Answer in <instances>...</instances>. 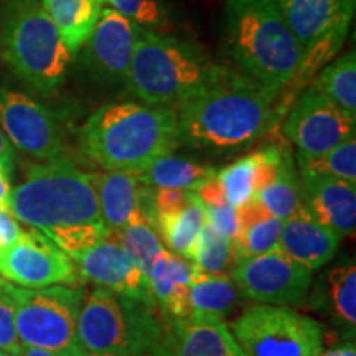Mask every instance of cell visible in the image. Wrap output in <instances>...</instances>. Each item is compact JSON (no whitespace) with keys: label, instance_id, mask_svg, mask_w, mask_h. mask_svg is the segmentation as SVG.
Returning a JSON list of instances; mask_svg holds the SVG:
<instances>
[{"label":"cell","instance_id":"6da1fadb","mask_svg":"<svg viewBox=\"0 0 356 356\" xmlns=\"http://www.w3.org/2000/svg\"><path fill=\"white\" fill-rule=\"evenodd\" d=\"M279 96L241 71L220 66L175 108L180 144L215 152L254 144L277 127Z\"/></svg>","mask_w":356,"mask_h":356},{"label":"cell","instance_id":"7a4b0ae2","mask_svg":"<svg viewBox=\"0 0 356 356\" xmlns=\"http://www.w3.org/2000/svg\"><path fill=\"white\" fill-rule=\"evenodd\" d=\"M7 211L50 238L70 257L109 234L91 173L70 157L35 163L12 188Z\"/></svg>","mask_w":356,"mask_h":356},{"label":"cell","instance_id":"3957f363","mask_svg":"<svg viewBox=\"0 0 356 356\" xmlns=\"http://www.w3.org/2000/svg\"><path fill=\"white\" fill-rule=\"evenodd\" d=\"M180 145L173 108L114 102L92 113L78 134L84 157L108 172L139 175Z\"/></svg>","mask_w":356,"mask_h":356},{"label":"cell","instance_id":"277c9868","mask_svg":"<svg viewBox=\"0 0 356 356\" xmlns=\"http://www.w3.org/2000/svg\"><path fill=\"white\" fill-rule=\"evenodd\" d=\"M226 47L244 74L282 92L299 76L302 51L275 0H228Z\"/></svg>","mask_w":356,"mask_h":356},{"label":"cell","instance_id":"5b68a950","mask_svg":"<svg viewBox=\"0 0 356 356\" xmlns=\"http://www.w3.org/2000/svg\"><path fill=\"white\" fill-rule=\"evenodd\" d=\"M218 70L220 65L195 44L140 29L124 83L129 95L144 104L175 109Z\"/></svg>","mask_w":356,"mask_h":356},{"label":"cell","instance_id":"8992f818","mask_svg":"<svg viewBox=\"0 0 356 356\" xmlns=\"http://www.w3.org/2000/svg\"><path fill=\"white\" fill-rule=\"evenodd\" d=\"M0 53L8 68L42 96L65 83L73 60L42 0H8L0 17Z\"/></svg>","mask_w":356,"mask_h":356},{"label":"cell","instance_id":"52a82bcc","mask_svg":"<svg viewBox=\"0 0 356 356\" xmlns=\"http://www.w3.org/2000/svg\"><path fill=\"white\" fill-rule=\"evenodd\" d=\"M155 304L96 287L84 296L78 338L89 353L145 356L165 330V318Z\"/></svg>","mask_w":356,"mask_h":356},{"label":"cell","instance_id":"ba28073f","mask_svg":"<svg viewBox=\"0 0 356 356\" xmlns=\"http://www.w3.org/2000/svg\"><path fill=\"white\" fill-rule=\"evenodd\" d=\"M6 291L15 307V328L22 345L53 351L60 356L86 353L78 338V318L86 296L83 289L71 286L25 289L6 280Z\"/></svg>","mask_w":356,"mask_h":356},{"label":"cell","instance_id":"9c48e42d","mask_svg":"<svg viewBox=\"0 0 356 356\" xmlns=\"http://www.w3.org/2000/svg\"><path fill=\"white\" fill-rule=\"evenodd\" d=\"M244 356H318L322 325L289 307L256 305L228 325Z\"/></svg>","mask_w":356,"mask_h":356},{"label":"cell","instance_id":"30bf717a","mask_svg":"<svg viewBox=\"0 0 356 356\" xmlns=\"http://www.w3.org/2000/svg\"><path fill=\"white\" fill-rule=\"evenodd\" d=\"M302 51L297 79L310 78L341 50L356 0H275Z\"/></svg>","mask_w":356,"mask_h":356},{"label":"cell","instance_id":"8fae6325","mask_svg":"<svg viewBox=\"0 0 356 356\" xmlns=\"http://www.w3.org/2000/svg\"><path fill=\"white\" fill-rule=\"evenodd\" d=\"M0 129L13 147L30 157L42 162L68 157L58 115L25 92L0 88Z\"/></svg>","mask_w":356,"mask_h":356},{"label":"cell","instance_id":"7c38bea8","mask_svg":"<svg viewBox=\"0 0 356 356\" xmlns=\"http://www.w3.org/2000/svg\"><path fill=\"white\" fill-rule=\"evenodd\" d=\"M0 275L25 289L73 286L81 280L73 259L37 229L24 231L10 246L0 248Z\"/></svg>","mask_w":356,"mask_h":356},{"label":"cell","instance_id":"4fadbf2b","mask_svg":"<svg viewBox=\"0 0 356 356\" xmlns=\"http://www.w3.org/2000/svg\"><path fill=\"white\" fill-rule=\"evenodd\" d=\"M231 277L249 300L277 307L299 304L312 284L310 270L280 249L239 259Z\"/></svg>","mask_w":356,"mask_h":356},{"label":"cell","instance_id":"5bb4252c","mask_svg":"<svg viewBox=\"0 0 356 356\" xmlns=\"http://www.w3.org/2000/svg\"><path fill=\"white\" fill-rule=\"evenodd\" d=\"M284 134L299 149L297 154L315 157L356 136V115L310 86L287 114Z\"/></svg>","mask_w":356,"mask_h":356},{"label":"cell","instance_id":"9a60e30c","mask_svg":"<svg viewBox=\"0 0 356 356\" xmlns=\"http://www.w3.org/2000/svg\"><path fill=\"white\" fill-rule=\"evenodd\" d=\"M76 261L79 279L95 282L97 287L131 297V299L155 304L149 286V275L132 259L115 238L114 231H109L95 246L84 249L71 257Z\"/></svg>","mask_w":356,"mask_h":356},{"label":"cell","instance_id":"2e32d148","mask_svg":"<svg viewBox=\"0 0 356 356\" xmlns=\"http://www.w3.org/2000/svg\"><path fill=\"white\" fill-rule=\"evenodd\" d=\"M140 29L114 8H102L84 51L86 65L97 79L113 84L126 79Z\"/></svg>","mask_w":356,"mask_h":356},{"label":"cell","instance_id":"e0dca14e","mask_svg":"<svg viewBox=\"0 0 356 356\" xmlns=\"http://www.w3.org/2000/svg\"><path fill=\"white\" fill-rule=\"evenodd\" d=\"M145 356H244L226 322L167 320L160 340Z\"/></svg>","mask_w":356,"mask_h":356},{"label":"cell","instance_id":"ac0fdd59","mask_svg":"<svg viewBox=\"0 0 356 356\" xmlns=\"http://www.w3.org/2000/svg\"><path fill=\"white\" fill-rule=\"evenodd\" d=\"M340 241V234L320 222L304 203H300V207L282 222L279 249L314 273L333 259Z\"/></svg>","mask_w":356,"mask_h":356},{"label":"cell","instance_id":"d6986e66","mask_svg":"<svg viewBox=\"0 0 356 356\" xmlns=\"http://www.w3.org/2000/svg\"><path fill=\"white\" fill-rule=\"evenodd\" d=\"M302 203L320 222L340 236L356 229V184L340 178L300 173Z\"/></svg>","mask_w":356,"mask_h":356},{"label":"cell","instance_id":"ffe728a7","mask_svg":"<svg viewBox=\"0 0 356 356\" xmlns=\"http://www.w3.org/2000/svg\"><path fill=\"white\" fill-rule=\"evenodd\" d=\"M193 264L185 257L163 249L149 273L154 302L165 320L190 318V280Z\"/></svg>","mask_w":356,"mask_h":356},{"label":"cell","instance_id":"44dd1931","mask_svg":"<svg viewBox=\"0 0 356 356\" xmlns=\"http://www.w3.org/2000/svg\"><path fill=\"white\" fill-rule=\"evenodd\" d=\"M99 202L101 216L111 231H119L139 215L142 181L136 173L106 172L91 173Z\"/></svg>","mask_w":356,"mask_h":356},{"label":"cell","instance_id":"7402d4cb","mask_svg":"<svg viewBox=\"0 0 356 356\" xmlns=\"http://www.w3.org/2000/svg\"><path fill=\"white\" fill-rule=\"evenodd\" d=\"M193 264V262H191ZM239 289L231 275L207 274L193 266L190 280V322H225L238 304Z\"/></svg>","mask_w":356,"mask_h":356},{"label":"cell","instance_id":"603a6c76","mask_svg":"<svg viewBox=\"0 0 356 356\" xmlns=\"http://www.w3.org/2000/svg\"><path fill=\"white\" fill-rule=\"evenodd\" d=\"M238 231L233 239L239 259L266 254L279 249L280 231L284 220L270 215V211L257 198L236 208Z\"/></svg>","mask_w":356,"mask_h":356},{"label":"cell","instance_id":"cb8c5ba5","mask_svg":"<svg viewBox=\"0 0 356 356\" xmlns=\"http://www.w3.org/2000/svg\"><path fill=\"white\" fill-rule=\"evenodd\" d=\"M42 6L68 48L76 56L91 37L102 7L97 0H42Z\"/></svg>","mask_w":356,"mask_h":356},{"label":"cell","instance_id":"d4e9b609","mask_svg":"<svg viewBox=\"0 0 356 356\" xmlns=\"http://www.w3.org/2000/svg\"><path fill=\"white\" fill-rule=\"evenodd\" d=\"M323 305L328 315L343 328L346 337H355L356 328V266L345 261L327 274L323 286Z\"/></svg>","mask_w":356,"mask_h":356},{"label":"cell","instance_id":"484cf974","mask_svg":"<svg viewBox=\"0 0 356 356\" xmlns=\"http://www.w3.org/2000/svg\"><path fill=\"white\" fill-rule=\"evenodd\" d=\"M216 168L195 162L184 157L165 155L139 173L142 184L154 188H180L195 191L208 180L216 177Z\"/></svg>","mask_w":356,"mask_h":356},{"label":"cell","instance_id":"4316f807","mask_svg":"<svg viewBox=\"0 0 356 356\" xmlns=\"http://www.w3.org/2000/svg\"><path fill=\"white\" fill-rule=\"evenodd\" d=\"M204 222V207L193 191L190 203L180 211L157 216V233L170 252L191 261L195 243Z\"/></svg>","mask_w":356,"mask_h":356},{"label":"cell","instance_id":"83f0119b","mask_svg":"<svg viewBox=\"0 0 356 356\" xmlns=\"http://www.w3.org/2000/svg\"><path fill=\"white\" fill-rule=\"evenodd\" d=\"M328 101L346 113L356 115V55L345 53L322 70L315 83L312 84Z\"/></svg>","mask_w":356,"mask_h":356},{"label":"cell","instance_id":"f1b7e54d","mask_svg":"<svg viewBox=\"0 0 356 356\" xmlns=\"http://www.w3.org/2000/svg\"><path fill=\"white\" fill-rule=\"evenodd\" d=\"M254 198L264 204L270 215L286 220L292 215L302 203V186L297 177L296 162H293L291 150L284 147L282 160L274 181L261 190Z\"/></svg>","mask_w":356,"mask_h":356},{"label":"cell","instance_id":"f546056e","mask_svg":"<svg viewBox=\"0 0 356 356\" xmlns=\"http://www.w3.org/2000/svg\"><path fill=\"white\" fill-rule=\"evenodd\" d=\"M191 262L198 270L207 274H233L239 254L233 239L226 238L204 222L193 248Z\"/></svg>","mask_w":356,"mask_h":356},{"label":"cell","instance_id":"4dcf8cb0","mask_svg":"<svg viewBox=\"0 0 356 356\" xmlns=\"http://www.w3.org/2000/svg\"><path fill=\"white\" fill-rule=\"evenodd\" d=\"M297 165L300 173L333 177L356 184V139L350 137L328 152L315 157L297 154Z\"/></svg>","mask_w":356,"mask_h":356},{"label":"cell","instance_id":"1f68e13d","mask_svg":"<svg viewBox=\"0 0 356 356\" xmlns=\"http://www.w3.org/2000/svg\"><path fill=\"white\" fill-rule=\"evenodd\" d=\"M114 234L132 259L149 275L154 261L165 249L157 229L139 213L122 229L114 231Z\"/></svg>","mask_w":356,"mask_h":356},{"label":"cell","instance_id":"d6a6232c","mask_svg":"<svg viewBox=\"0 0 356 356\" xmlns=\"http://www.w3.org/2000/svg\"><path fill=\"white\" fill-rule=\"evenodd\" d=\"M216 180L225 191L226 202L231 207L239 208L241 204L254 198L256 191V154L236 160L231 165L216 172Z\"/></svg>","mask_w":356,"mask_h":356},{"label":"cell","instance_id":"836d02e7","mask_svg":"<svg viewBox=\"0 0 356 356\" xmlns=\"http://www.w3.org/2000/svg\"><path fill=\"white\" fill-rule=\"evenodd\" d=\"M114 10L121 13L142 29L162 30L167 24V10L163 0H109Z\"/></svg>","mask_w":356,"mask_h":356},{"label":"cell","instance_id":"e575fe53","mask_svg":"<svg viewBox=\"0 0 356 356\" xmlns=\"http://www.w3.org/2000/svg\"><path fill=\"white\" fill-rule=\"evenodd\" d=\"M22 343L15 328V307L6 291V280L0 286V350L13 356L20 353Z\"/></svg>","mask_w":356,"mask_h":356},{"label":"cell","instance_id":"d590c367","mask_svg":"<svg viewBox=\"0 0 356 356\" xmlns=\"http://www.w3.org/2000/svg\"><path fill=\"white\" fill-rule=\"evenodd\" d=\"M204 215H207L208 225H211L218 233H221L229 239L236 238L238 221H236V210L229 203L204 207Z\"/></svg>","mask_w":356,"mask_h":356},{"label":"cell","instance_id":"8d00e7d4","mask_svg":"<svg viewBox=\"0 0 356 356\" xmlns=\"http://www.w3.org/2000/svg\"><path fill=\"white\" fill-rule=\"evenodd\" d=\"M191 190L180 188H154V202L155 211L159 215H172V213L180 211L190 203Z\"/></svg>","mask_w":356,"mask_h":356},{"label":"cell","instance_id":"74e56055","mask_svg":"<svg viewBox=\"0 0 356 356\" xmlns=\"http://www.w3.org/2000/svg\"><path fill=\"white\" fill-rule=\"evenodd\" d=\"M24 229L17 218L10 215V211L0 208V248L10 246L20 238Z\"/></svg>","mask_w":356,"mask_h":356},{"label":"cell","instance_id":"f35d334b","mask_svg":"<svg viewBox=\"0 0 356 356\" xmlns=\"http://www.w3.org/2000/svg\"><path fill=\"white\" fill-rule=\"evenodd\" d=\"M13 170V149L7 136L0 129V172L7 178H10Z\"/></svg>","mask_w":356,"mask_h":356},{"label":"cell","instance_id":"ab89813d","mask_svg":"<svg viewBox=\"0 0 356 356\" xmlns=\"http://www.w3.org/2000/svg\"><path fill=\"white\" fill-rule=\"evenodd\" d=\"M318 356H356V345L355 340H346L345 343L333 346V348L322 350Z\"/></svg>","mask_w":356,"mask_h":356},{"label":"cell","instance_id":"60d3db41","mask_svg":"<svg viewBox=\"0 0 356 356\" xmlns=\"http://www.w3.org/2000/svg\"><path fill=\"white\" fill-rule=\"evenodd\" d=\"M12 186H10V178L0 175V208L7 210L8 208V200H10Z\"/></svg>","mask_w":356,"mask_h":356},{"label":"cell","instance_id":"b9f144b4","mask_svg":"<svg viewBox=\"0 0 356 356\" xmlns=\"http://www.w3.org/2000/svg\"><path fill=\"white\" fill-rule=\"evenodd\" d=\"M17 356H60V355L53 353V351L43 350V348H35V346L22 345L20 353L17 355Z\"/></svg>","mask_w":356,"mask_h":356},{"label":"cell","instance_id":"7bdbcfd3","mask_svg":"<svg viewBox=\"0 0 356 356\" xmlns=\"http://www.w3.org/2000/svg\"><path fill=\"white\" fill-rule=\"evenodd\" d=\"M83 356H131V355H124V353H89L86 351Z\"/></svg>","mask_w":356,"mask_h":356},{"label":"cell","instance_id":"ee69618b","mask_svg":"<svg viewBox=\"0 0 356 356\" xmlns=\"http://www.w3.org/2000/svg\"><path fill=\"white\" fill-rule=\"evenodd\" d=\"M0 356H13V355L7 353V351H2V350H0Z\"/></svg>","mask_w":356,"mask_h":356},{"label":"cell","instance_id":"f6af8a7d","mask_svg":"<svg viewBox=\"0 0 356 356\" xmlns=\"http://www.w3.org/2000/svg\"><path fill=\"white\" fill-rule=\"evenodd\" d=\"M2 284H3V279H0V286H2Z\"/></svg>","mask_w":356,"mask_h":356},{"label":"cell","instance_id":"bcb514c9","mask_svg":"<svg viewBox=\"0 0 356 356\" xmlns=\"http://www.w3.org/2000/svg\"><path fill=\"white\" fill-rule=\"evenodd\" d=\"M97 2H101V3H102V2H104V0H97Z\"/></svg>","mask_w":356,"mask_h":356},{"label":"cell","instance_id":"7dc6e473","mask_svg":"<svg viewBox=\"0 0 356 356\" xmlns=\"http://www.w3.org/2000/svg\"><path fill=\"white\" fill-rule=\"evenodd\" d=\"M0 175H3V173H2V172H0ZM3 177H6V175H3Z\"/></svg>","mask_w":356,"mask_h":356}]
</instances>
